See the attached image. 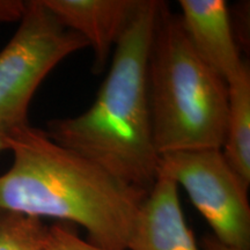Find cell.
Returning a JSON list of instances; mask_svg holds the SVG:
<instances>
[{"instance_id":"cell-1","label":"cell","mask_w":250,"mask_h":250,"mask_svg":"<svg viewBox=\"0 0 250 250\" xmlns=\"http://www.w3.org/2000/svg\"><path fill=\"white\" fill-rule=\"evenodd\" d=\"M7 139L13 164L0 176V210L77 224L93 245L127 250L147 192L122 182L31 125Z\"/></svg>"},{"instance_id":"cell-2","label":"cell","mask_w":250,"mask_h":250,"mask_svg":"<svg viewBox=\"0 0 250 250\" xmlns=\"http://www.w3.org/2000/svg\"><path fill=\"white\" fill-rule=\"evenodd\" d=\"M160 4L143 0L115 46L93 104L79 116L51 121L46 131L59 145L146 192L158 180L160 162L147 94V61Z\"/></svg>"},{"instance_id":"cell-3","label":"cell","mask_w":250,"mask_h":250,"mask_svg":"<svg viewBox=\"0 0 250 250\" xmlns=\"http://www.w3.org/2000/svg\"><path fill=\"white\" fill-rule=\"evenodd\" d=\"M153 140L159 155L223 147L227 83L199 57L180 15L161 1L147 61Z\"/></svg>"},{"instance_id":"cell-4","label":"cell","mask_w":250,"mask_h":250,"mask_svg":"<svg viewBox=\"0 0 250 250\" xmlns=\"http://www.w3.org/2000/svg\"><path fill=\"white\" fill-rule=\"evenodd\" d=\"M88 46L62 24L42 0L27 1L19 28L0 51V134L29 126L28 109L36 89L62 61Z\"/></svg>"},{"instance_id":"cell-5","label":"cell","mask_w":250,"mask_h":250,"mask_svg":"<svg viewBox=\"0 0 250 250\" xmlns=\"http://www.w3.org/2000/svg\"><path fill=\"white\" fill-rule=\"evenodd\" d=\"M159 175L182 187L219 241L250 248L249 186L228 165L220 148L160 155Z\"/></svg>"},{"instance_id":"cell-6","label":"cell","mask_w":250,"mask_h":250,"mask_svg":"<svg viewBox=\"0 0 250 250\" xmlns=\"http://www.w3.org/2000/svg\"><path fill=\"white\" fill-rule=\"evenodd\" d=\"M67 29L79 34L94 52V73L107 66L143 0H42Z\"/></svg>"},{"instance_id":"cell-7","label":"cell","mask_w":250,"mask_h":250,"mask_svg":"<svg viewBox=\"0 0 250 250\" xmlns=\"http://www.w3.org/2000/svg\"><path fill=\"white\" fill-rule=\"evenodd\" d=\"M177 184L159 175L134 219L127 250H199L184 218Z\"/></svg>"},{"instance_id":"cell-8","label":"cell","mask_w":250,"mask_h":250,"mask_svg":"<svg viewBox=\"0 0 250 250\" xmlns=\"http://www.w3.org/2000/svg\"><path fill=\"white\" fill-rule=\"evenodd\" d=\"M188 39L208 67L228 83L245 67L224 0H180Z\"/></svg>"},{"instance_id":"cell-9","label":"cell","mask_w":250,"mask_h":250,"mask_svg":"<svg viewBox=\"0 0 250 250\" xmlns=\"http://www.w3.org/2000/svg\"><path fill=\"white\" fill-rule=\"evenodd\" d=\"M228 111L221 152L247 186L250 184V71L245 65L227 83Z\"/></svg>"},{"instance_id":"cell-10","label":"cell","mask_w":250,"mask_h":250,"mask_svg":"<svg viewBox=\"0 0 250 250\" xmlns=\"http://www.w3.org/2000/svg\"><path fill=\"white\" fill-rule=\"evenodd\" d=\"M46 228L39 218L0 210V250H44Z\"/></svg>"},{"instance_id":"cell-11","label":"cell","mask_w":250,"mask_h":250,"mask_svg":"<svg viewBox=\"0 0 250 250\" xmlns=\"http://www.w3.org/2000/svg\"><path fill=\"white\" fill-rule=\"evenodd\" d=\"M43 248L44 250H108L81 239L62 223L48 226Z\"/></svg>"},{"instance_id":"cell-12","label":"cell","mask_w":250,"mask_h":250,"mask_svg":"<svg viewBox=\"0 0 250 250\" xmlns=\"http://www.w3.org/2000/svg\"><path fill=\"white\" fill-rule=\"evenodd\" d=\"M27 8V1L0 0V23L14 22L22 19Z\"/></svg>"},{"instance_id":"cell-13","label":"cell","mask_w":250,"mask_h":250,"mask_svg":"<svg viewBox=\"0 0 250 250\" xmlns=\"http://www.w3.org/2000/svg\"><path fill=\"white\" fill-rule=\"evenodd\" d=\"M202 247L203 250H247L236 248V247L228 246L226 243L219 241L217 237L211 235H205L202 240Z\"/></svg>"},{"instance_id":"cell-14","label":"cell","mask_w":250,"mask_h":250,"mask_svg":"<svg viewBox=\"0 0 250 250\" xmlns=\"http://www.w3.org/2000/svg\"><path fill=\"white\" fill-rule=\"evenodd\" d=\"M2 151H9V143L6 137L0 134V152Z\"/></svg>"}]
</instances>
